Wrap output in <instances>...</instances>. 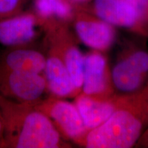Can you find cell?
Returning a JSON list of instances; mask_svg holds the SVG:
<instances>
[{
  "mask_svg": "<svg viewBox=\"0 0 148 148\" xmlns=\"http://www.w3.org/2000/svg\"><path fill=\"white\" fill-rule=\"evenodd\" d=\"M119 98L113 114L88 131L82 142L88 148H130L148 126V87L136 95Z\"/></svg>",
  "mask_w": 148,
  "mask_h": 148,
  "instance_id": "1",
  "label": "cell"
},
{
  "mask_svg": "<svg viewBox=\"0 0 148 148\" xmlns=\"http://www.w3.org/2000/svg\"><path fill=\"white\" fill-rule=\"evenodd\" d=\"M114 96L127 97L148 87V49L130 44L122 49L111 68Z\"/></svg>",
  "mask_w": 148,
  "mask_h": 148,
  "instance_id": "2",
  "label": "cell"
},
{
  "mask_svg": "<svg viewBox=\"0 0 148 148\" xmlns=\"http://www.w3.org/2000/svg\"><path fill=\"white\" fill-rule=\"evenodd\" d=\"M92 14L114 27L148 36V23L140 11L127 0H93Z\"/></svg>",
  "mask_w": 148,
  "mask_h": 148,
  "instance_id": "3",
  "label": "cell"
},
{
  "mask_svg": "<svg viewBox=\"0 0 148 148\" xmlns=\"http://www.w3.org/2000/svg\"><path fill=\"white\" fill-rule=\"evenodd\" d=\"M82 93L97 99L114 97L111 68L104 53L93 50L84 56Z\"/></svg>",
  "mask_w": 148,
  "mask_h": 148,
  "instance_id": "4",
  "label": "cell"
},
{
  "mask_svg": "<svg viewBox=\"0 0 148 148\" xmlns=\"http://www.w3.org/2000/svg\"><path fill=\"white\" fill-rule=\"evenodd\" d=\"M60 136L51 120L45 114L32 112L26 116L18 137V148L60 147Z\"/></svg>",
  "mask_w": 148,
  "mask_h": 148,
  "instance_id": "5",
  "label": "cell"
},
{
  "mask_svg": "<svg viewBox=\"0 0 148 148\" xmlns=\"http://www.w3.org/2000/svg\"><path fill=\"white\" fill-rule=\"evenodd\" d=\"M75 32L85 45L93 50L104 53L116 40L114 26L95 14L79 13L74 24Z\"/></svg>",
  "mask_w": 148,
  "mask_h": 148,
  "instance_id": "6",
  "label": "cell"
},
{
  "mask_svg": "<svg viewBox=\"0 0 148 148\" xmlns=\"http://www.w3.org/2000/svg\"><path fill=\"white\" fill-rule=\"evenodd\" d=\"M87 131L102 124L113 114L119 105V98L97 99L82 93L75 102Z\"/></svg>",
  "mask_w": 148,
  "mask_h": 148,
  "instance_id": "7",
  "label": "cell"
},
{
  "mask_svg": "<svg viewBox=\"0 0 148 148\" xmlns=\"http://www.w3.org/2000/svg\"><path fill=\"white\" fill-rule=\"evenodd\" d=\"M49 114L64 134L71 139L82 142L88 131L75 104L65 101H54Z\"/></svg>",
  "mask_w": 148,
  "mask_h": 148,
  "instance_id": "8",
  "label": "cell"
},
{
  "mask_svg": "<svg viewBox=\"0 0 148 148\" xmlns=\"http://www.w3.org/2000/svg\"><path fill=\"white\" fill-rule=\"evenodd\" d=\"M35 35V18L23 14L0 22V42L14 46L29 41Z\"/></svg>",
  "mask_w": 148,
  "mask_h": 148,
  "instance_id": "9",
  "label": "cell"
},
{
  "mask_svg": "<svg viewBox=\"0 0 148 148\" xmlns=\"http://www.w3.org/2000/svg\"><path fill=\"white\" fill-rule=\"evenodd\" d=\"M11 91L25 101H34L39 98L47 86L46 79L40 73L12 71L8 78Z\"/></svg>",
  "mask_w": 148,
  "mask_h": 148,
  "instance_id": "10",
  "label": "cell"
},
{
  "mask_svg": "<svg viewBox=\"0 0 148 148\" xmlns=\"http://www.w3.org/2000/svg\"><path fill=\"white\" fill-rule=\"evenodd\" d=\"M44 71L47 85L53 95L64 97L77 92L62 59L57 56L48 58Z\"/></svg>",
  "mask_w": 148,
  "mask_h": 148,
  "instance_id": "11",
  "label": "cell"
},
{
  "mask_svg": "<svg viewBox=\"0 0 148 148\" xmlns=\"http://www.w3.org/2000/svg\"><path fill=\"white\" fill-rule=\"evenodd\" d=\"M46 59L38 51L30 49H17L9 53L6 63L12 71L40 73L45 70Z\"/></svg>",
  "mask_w": 148,
  "mask_h": 148,
  "instance_id": "12",
  "label": "cell"
},
{
  "mask_svg": "<svg viewBox=\"0 0 148 148\" xmlns=\"http://www.w3.org/2000/svg\"><path fill=\"white\" fill-rule=\"evenodd\" d=\"M64 63L77 90L82 89L84 76V56L76 46L71 45L64 51Z\"/></svg>",
  "mask_w": 148,
  "mask_h": 148,
  "instance_id": "13",
  "label": "cell"
},
{
  "mask_svg": "<svg viewBox=\"0 0 148 148\" xmlns=\"http://www.w3.org/2000/svg\"><path fill=\"white\" fill-rule=\"evenodd\" d=\"M70 0H36V8L44 17L56 16L62 20L73 17V10Z\"/></svg>",
  "mask_w": 148,
  "mask_h": 148,
  "instance_id": "14",
  "label": "cell"
},
{
  "mask_svg": "<svg viewBox=\"0 0 148 148\" xmlns=\"http://www.w3.org/2000/svg\"><path fill=\"white\" fill-rule=\"evenodd\" d=\"M21 0H0V14H8L16 9Z\"/></svg>",
  "mask_w": 148,
  "mask_h": 148,
  "instance_id": "15",
  "label": "cell"
},
{
  "mask_svg": "<svg viewBox=\"0 0 148 148\" xmlns=\"http://www.w3.org/2000/svg\"><path fill=\"white\" fill-rule=\"evenodd\" d=\"M136 147L148 148V126L145 130L136 145Z\"/></svg>",
  "mask_w": 148,
  "mask_h": 148,
  "instance_id": "16",
  "label": "cell"
},
{
  "mask_svg": "<svg viewBox=\"0 0 148 148\" xmlns=\"http://www.w3.org/2000/svg\"><path fill=\"white\" fill-rule=\"evenodd\" d=\"M70 1H73L74 3H84L85 1H86L87 0H70Z\"/></svg>",
  "mask_w": 148,
  "mask_h": 148,
  "instance_id": "17",
  "label": "cell"
},
{
  "mask_svg": "<svg viewBox=\"0 0 148 148\" xmlns=\"http://www.w3.org/2000/svg\"><path fill=\"white\" fill-rule=\"evenodd\" d=\"M1 121H0V131H1Z\"/></svg>",
  "mask_w": 148,
  "mask_h": 148,
  "instance_id": "18",
  "label": "cell"
},
{
  "mask_svg": "<svg viewBox=\"0 0 148 148\" xmlns=\"http://www.w3.org/2000/svg\"><path fill=\"white\" fill-rule=\"evenodd\" d=\"M147 1H148V0H147Z\"/></svg>",
  "mask_w": 148,
  "mask_h": 148,
  "instance_id": "19",
  "label": "cell"
}]
</instances>
